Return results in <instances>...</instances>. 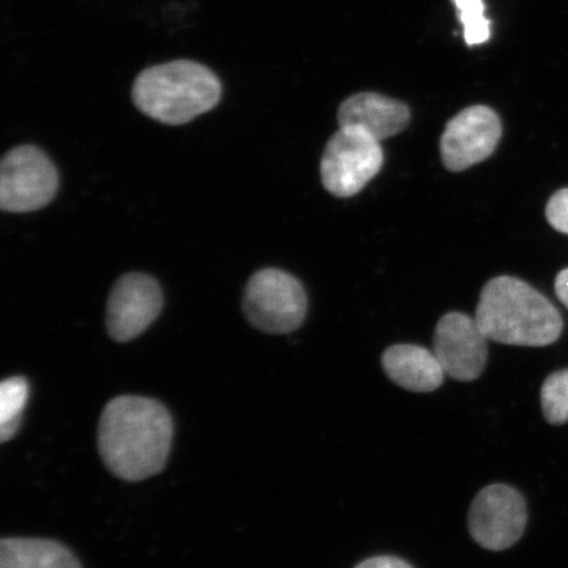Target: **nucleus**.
<instances>
[{"label":"nucleus","instance_id":"1","mask_svg":"<svg viewBox=\"0 0 568 568\" xmlns=\"http://www.w3.org/2000/svg\"><path fill=\"white\" fill-rule=\"evenodd\" d=\"M173 435V417L162 403L125 395L104 407L98 447L112 475L125 481H141L165 468Z\"/></svg>","mask_w":568,"mask_h":568},{"label":"nucleus","instance_id":"2","mask_svg":"<svg viewBox=\"0 0 568 568\" xmlns=\"http://www.w3.org/2000/svg\"><path fill=\"white\" fill-rule=\"evenodd\" d=\"M475 318L488 339L506 345H551L564 329L552 303L514 276H497L483 287Z\"/></svg>","mask_w":568,"mask_h":568},{"label":"nucleus","instance_id":"3","mask_svg":"<svg viewBox=\"0 0 568 568\" xmlns=\"http://www.w3.org/2000/svg\"><path fill=\"white\" fill-rule=\"evenodd\" d=\"M222 92V83L207 67L178 60L141 71L132 98L146 116L162 124L182 125L215 109Z\"/></svg>","mask_w":568,"mask_h":568},{"label":"nucleus","instance_id":"4","mask_svg":"<svg viewBox=\"0 0 568 568\" xmlns=\"http://www.w3.org/2000/svg\"><path fill=\"white\" fill-rule=\"evenodd\" d=\"M244 312L254 328L268 335H288L304 322L307 295L302 283L283 270H260L246 284Z\"/></svg>","mask_w":568,"mask_h":568},{"label":"nucleus","instance_id":"5","mask_svg":"<svg viewBox=\"0 0 568 568\" xmlns=\"http://www.w3.org/2000/svg\"><path fill=\"white\" fill-rule=\"evenodd\" d=\"M381 141L362 128L346 125L333 134L322 159L324 187L337 197L361 193L383 166Z\"/></svg>","mask_w":568,"mask_h":568},{"label":"nucleus","instance_id":"6","mask_svg":"<svg viewBox=\"0 0 568 568\" xmlns=\"http://www.w3.org/2000/svg\"><path fill=\"white\" fill-rule=\"evenodd\" d=\"M59 173L44 152L24 145L12 149L0 165V207L6 212L38 211L53 201Z\"/></svg>","mask_w":568,"mask_h":568},{"label":"nucleus","instance_id":"7","mask_svg":"<svg viewBox=\"0 0 568 568\" xmlns=\"http://www.w3.org/2000/svg\"><path fill=\"white\" fill-rule=\"evenodd\" d=\"M527 523V503L507 485L483 488L468 510V530L474 541L491 551L513 548L520 541Z\"/></svg>","mask_w":568,"mask_h":568},{"label":"nucleus","instance_id":"8","mask_svg":"<svg viewBox=\"0 0 568 568\" xmlns=\"http://www.w3.org/2000/svg\"><path fill=\"white\" fill-rule=\"evenodd\" d=\"M500 118L487 105L460 111L446 124L442 136V158L449 172L459 173L491 158L501 139Z\"/></svg>","mask_w":568,"mask_h":568},{"label":"nucleus","instance_id":"9","mask_svg":"<svg viewBox=\"0 0 568 568\" xmlns=\"http://www.w3.org/2000/svg\"><path fill=\"white\" fill-rule=\"evenodd\" d=\"M163 294L151 275L131 273L113 286L106 304V331L116 343H128L144 333L161 314Z\"/></svg>","mask_w":568,"mask_h":568},{"label":"nucleus","instance_id":"10","mask_svg":"<svg viewBox=\"0 0 568 568\" xmlns=\"http://www.w3.org/2000/svg\"><path fill=\"white\" fill-rule=\"evenodd\" d=\"M487 341L475 316L450 312L439 318L433 352L447 376L458 382H473L485 372Z\"/></svg>","mask_w":568,"mask_h":568},{"label":"nucleus","instance_id":"11","mask_svg":"<svg viewBox=\"0 0 568 568\" xmlns=\"http://www.w3.org/2000/svg\"><path fill=\"white\" fill-rule=\"evenodd\" d=\"M339 126L353 125L371 133L378 141L394 138L409 124L406 103L376 92H361L347 98L337 113Z\"/></svg>","mask_w":568,"mask_h":568},{"label":"nucleus","instance_id":"12","mask_svg":"<svg viewBox=\"0 0 568 568\" xmlns=\"http://www.w3.org/2000/svg\"><path fill=\"white\" fill-rule=\"evenodd\" d=\"M382 366L395 385L412 393H433L444 385L446 375L435 352L412 344L389 346Z\"/></svg>","mask_w":568,"mask_h":568},{"label":"nucleus","instance_id":"13","mask_svg":"<svg viewBox=\"0 0 568 568\" xmlns=\"http://www.w3.org/2000/svg\"><path fill=\"white\" fill-rule=\"evenodd\" d=\"M0 568H82L65 545L51 539L3 538Z\"/></svg>","mask_w":568,"mask_h":568},{"label":"nucleus","instance_id":"14","mask_svg":"<svg viewBox=\"0 0 568 568\" xmlns=\"http://www.w3.org/2000/svg\"><path fill=\"white\" fill-rule=\"evenodd\" d=\"M28 394H30V387L21 376L6 379L0 386V442L7 443L16 437Z\"/></svg>","mask_w":568,"mask_h":568},{"label":"nucleus","instance_id":"15","mask_svg":"<svg viewBox=\"0 0 568 568\" xmlns=\"http://www.w3.org/2000/svg\"><path fill=\"white\" fill-rule=\"evenodd\" d=\"M541 404L548 423L562 425L568 422V368L548 376L541 388Z\"/></svg>","mask_w":568,"mask_h":568},{"label":"nucleus","instance_id":"16","mask_svg":"<svg viewBox=\"0 0 568 568\" xmlns=\"http://www.w3.org/2000/svg\"><path fill=\"white\" fill-rule=\"evenodd\" d=\"M458 10L468 47L485 44L491 38V21L486 18L483 0H453Z\"/></svg>","mask_w":568,"mask_h":568},{"label":"nucleus","instance_id":"17","mask_svg":"<svg viewBox=\"0 0 568 568\" xmlns=\"http://www.w3.org/2000/svg\"><path fill=\"white\" fill-rule=\"evenodd\" d=\"M546 217L554 230L568 234V189L559 190L550 197Z\"/></svg>","mask_w":568,"mask_h":568},{"label":"nucleus","instance_id":"18","mask_svg":"<svg viewBox=\"0 0 568 568\" xmlns=\"http://www.w3.org/2000/svg\"><path fill=\"white\" fill-rule=\"evenodd\" d=\"M354 568H414L406 560L396 557L381 556L368 558Z\"/></svg>","mask_w":568,"mask_h":568},{"label":"nucleus","instance_id":"19","mask_svg":"<svg viewBox=\"0 0 568 568\" xmlns=\"http://www.w3.org/2000/svg\"><path fill=\"white\" fill-rule=\"evenodd\" d=\"M556 293L558 300L568 308V268L562 270V272L557 275Z\"/></svg>","mask_w":568,"mask_h":568}]
</instances>
